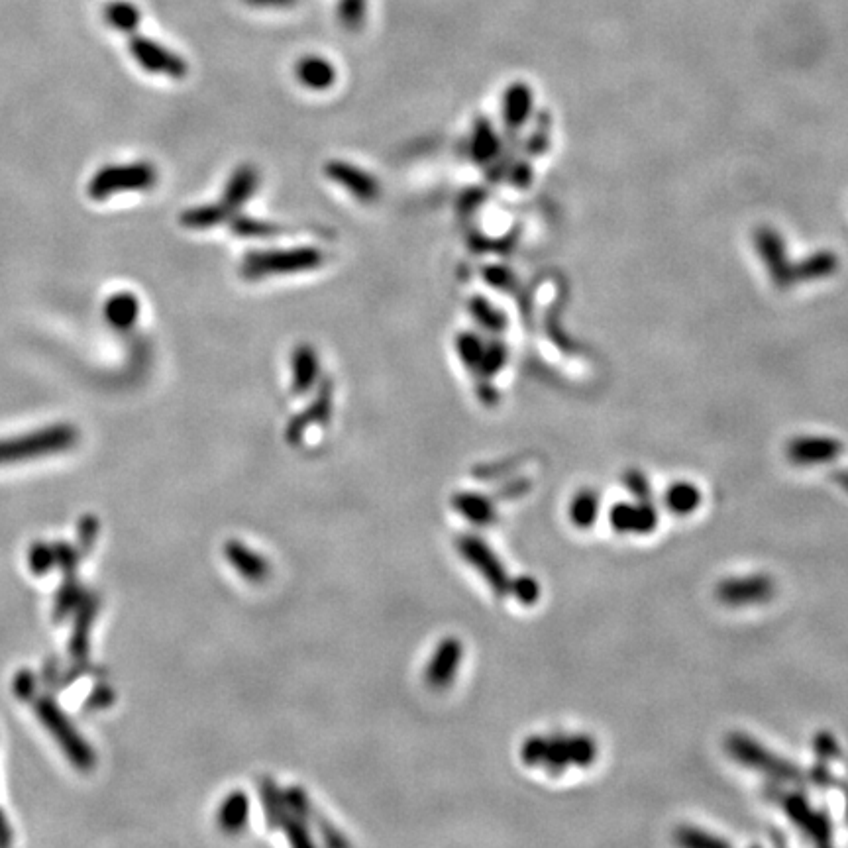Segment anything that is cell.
I'll list each match as a JSON object with an SVG mask.
<instances>
[{"instance_id": "cell-1", "label": "cell", "mask_w": 848, "mask_h": 848, "mask_svg": "<svg viewBox=\"0 0 848 848\" xmlns=\"http://www.w3.org/2000/svg\"><path fill=\"white\" fill-rule=\"evenodd\" d=\"M324 262H326L324 252L313 246L287 248V250H254L244 256L240 265V275L248 281H260L265 277L315 271Z\"/></svg>"}, {"instance_id": "cell-2", "label": "cell", "mask_w": 848, "mask_h": 848, "mask_svg": "<svg viewBox=\"0 0 848 848\" xmlns=\"http://www.w3.org/2000/svg\"><path fill=\"white\" fill-rule=\"evenodd\" d=\"M79 432L71 424H53L16 438L0 440V464L26 462L44 458L55 452H65L77 444Z\"/></svg>"}, {"instance_id": "cell-3", "label": "cell", "mask_w": 848, "mask_h": 848, "mask_svg": "<svg viewBox=\"0 0 848 848\" xmlns=\"http://www.w3.org/2000/svg\"><path fill=\"white\" fill-rule=\"evenodd\" d=\"M158 183V171L150 161L112 163L101 167L89 181L87 193L93 201H106L120 193L150 191Z\"/></svg>"}, {"instance_id": "cell-4", "label": "cell", "mask_w": 848, "mask_h": 848, "mask_svg": "<svg viewBox=\"0 0 848 848\" xmlns=\"http://www.w3.org/2000/svg\"><path fill=\"white\" fill-rule=\"evenodd\" d=\"M36 713L40 721L46 725V729L53 735V739L59 742V746L65 750L67 758L81 770H91L95 764V754L91 746L83 741V737L73 729L69 719L57 709L52 699L42 697L36 701Z\"/></svg>"}, {"instance_id": "cell-5", "label": "cell", "mask_w": 848, "mask_h": 848, "mask_svg": "<svg viewBox=\"0 0 848 848\" xmlns=\"http://www.w3.org/2000/svg\"><path fill=\"white\" fill-rule=\"evenodd\" d=\"M130 53L136 59V63L152 73V75H163L175 81H181L189 67L185 63V59L181 55H177L171 50H167L163 44H159L156 40L144 38V36H134L130 40Z\"/></svg>"}, {"instance_id": "cell-6", "label": "cell", "mask_w": 848, "mask_h": 848, "mask_svg": "<svg viewBox=\"0 0 848 848\" xmlns=\"http://www.w3.org/2000/svg\"><path fill=\"white\" fill-rule=\"evenodd\" d=\"M324 175L362 203H375L381 195V185L370 171L350 161L330 159L324 165Z\"/></svg>"}, {"instance_id": "cell-7", "label": "cell", "mask_w": 848, "mask_h": 848, "mask_svg": "<svg viewBox=\"0 0 848 848\" xmlns=\"http://www.w3.org/2000/svg\"><path fill=\"white\" fill-rule=\"evenodd\" d=\"M293 73L297 83H301L309 91H328L336 85V79H338V73L332 61L315 53H309L297 59Z\"/></svg>"}, {"instance_id": "cell-8", "label": "cell", "mask_w": 848, "mask_h": 848, "mask_svg": "<svg viewBox=\"0 0 848 848\" xmlns=\"http://www.w3.org/2000/svg\"><path fill=\"white\" fill-rule=\"evenodd\" d=\"M258 187H260V171L254 165H240L230 175L224 187V195L218 203L224 207V211L232 214L238 211L250 197L256 195Z\"/></svg>"}, {"instance_id": "cell-9", "label": "cell", "mask_w": 848, "mask_h": 848, "mask_svg": "<svg viewBox=\"0 0 848 848\" xmlns=\"http://www.w3.org/2000/svg\"><path fill=\"white\" fill-rule=\"evenodd\" d=\"M320 377V360L311 344H297L291 354V379L295 393H307L317 385Z\"/></svg>"}, {"instance_id": "cell-10", "label": "cell", "mask_w": 848, "mask_h": 848, "mask_svg": "<svg viewBox=\"0 0 848 848\" xmlns=\"http://www.w3.org/2000/svg\"><path fill=\"white\" fill-rule=\"evenodd\" d=\"M460 656H462V646L458 640H446L438 646L428 670H426V678L432 686L442 688L446 684H450V680L454 678V672L460 664Z\"/></svg>"}, {"instance_id": "cell-11", "label": "cell", "mask_w": 848, "mask_h": 848, "mask_svg": "<svg viewBox=\"0 0 848 848\" xmlns=\"http://www.w3.org/2000/svg\"><path fill=\"white\" fill-rule=\"evenodd\" d=\"M140 317V301L134 293L120 291L108 297L105 303L106 322L116 330H130Z\"/></svg>"}, {"instance_id": "cell-12", "label": "cell", "mask_w": 848, "mask_h": 848, "mask_svg": "<svg viewBox=\"0 0 848 848\" xmlns=\"http://www.w3.org/2000/svg\"><path fill=\"white\" fill-rule=\"evenodd\" d=\"M103 14H105L106 24L122 34H134L142 22L140 8L130 0L108 2Z\"/></svg>"}, {"instance_id": "cell-13", "label": "cell", "mask_w": 848, "mask_h": 848, "mask_svg": "<svg viewBox=\"0 0 848 848\" xmlns=\"http://www.w3.org/2000/svg\"><path fill=\"white\" fill-rule=\"evenodd\" d=\"M230 218V214L224 211V207L220 203H212V205H201V207H193L181 212L179 222L181 226L189 228V230H209L222 222H226Z\"/></svg>"}, {"instance_id": "cell-14", "label": "cell", "mask_w": 848, "mask_h": 848, "mask_svg": "<svg viewBox=\"0 0 848 848\" xmlns=\"http://www.w3.org/2000/svg\"><path fill=\"white\" fill-rule=\"evenodd\" d=\"M338 22L348 32H358L366 24L368 16V0H338L336 6Z\"/></svg>"}, {"instance_id": "cell-15", "label": "cell", "mask_w": 848, "mask_h": 848, "mask_svg": "<svg viewBox=\"0 0 848 848\" xmlns=\"http://www.w3.org/2000/svg\"><path fill=\"white\" fill-rule=\"evenodd\" d=\"M228 558L238 566V570L244 574V576H248V578H260V576H264L265 574V566L264 562L256 556V554H252V552H248L244 546H240V544H230L228 546Z\"/></svg>"}, {"instance_id": "cell-16", "label": "cell", "mask_w": 848, "mask_h": 848, "mask_svg": "<svg viewBox=\"0 0 848 848\" xmlns=\"http://www.w3.org/2000/svg\"><path fill=\"white\" fill-rule=\"evenodd\" d=\"M248 815V799L246 795L232 794L220 809V823L226 829H238Z\"/></svg>"}, {"instance_id": "cell-17", "label": "cell", "mask_w": 848, "mask_h": 848, "mask_svg": "<svg viewBox=\"0 0 848 848\" xmlns=\"http://www.w3.org/2000/svg\"><path fill=\"white\" fill-rule=\"evenodd\" d=\"M495 142L497 140L493 136L491 126L487 122H477L476 128H474V136H472V144H470L472 158L476 161H489L493 152H495V146H497Z\"/></svg>"}, {"instance_id": "cell-18", "label": "cell", "mask_w": 848, "mask_h": 848, "mask_svg": "<svg viewBox=\"0 0 848 848\" xmlns=\"http://www.w3.org/2000/svg\"><path fill=\"white\" fill-rule=\"evenodd\" d=\"M529 110V91L523 85L513 87L505 97V116L509 124H519Z\"/></svg>"}, {"instance_id": "cell-19", "label": "cell", "mask_w": 848, "mask_h": 848, "mask_svg": "<svg viewBox=\"0 0 848 848\" xmlns=\"http://www.w3.org/2000/svg\"><path fill=\"white\" fill-rule=\"evenodd\" d=\"M456 348H458L460 360L468 368L479 370V364H481V358H483V350L485 348H483V344H481V340L477 338L476 334H460L458 340H456Z\"/></svg>"}, {"instance_id": "cell-20", "label": "cell", "mask_w": 848, "mask_h": 848, "mask_svg": "<svg viewBox=\"0 0 848 848\" xmlns=\"http://www.w3.org/2000/svg\"><path fill=\"white\" fill-rule=\"evenodd\" d=\"M232 230L242 238H269L277 232V226L262 220H254V218L250 220V218L236 216L232 220Z\"/></svg>"}, {"instance_id": "cell-21", "label": "cell", "mask_w": 848, "mask_h": 848, "mask_svg": "<svg viewBox=\"0 0 848 848\" xmlns=\"http://www.w3.org/2000/svg\"><path fill=\"white\" fill-rule=\"evenodd\" d=\"M53 564V550L46 544H36L30 550V570L38 576L46 574Z\"/></svg>"}, {"instance_id": "cell-22", "label": "cell", "mask_w": 848, "mask_h": 848, "mask_svg": "<svg viewBox=\"0 0 848 848\" xmlns=\"http://www.w3.org/2000/svg\"><path fill=\"white\" fill-rule=\"evenodd\" d=\"M248 6L252 8H262V10H283V8H293L297 6L301 0H244Z\"/></svg>"}, {"instance_id": "cell-23", "label": "cell", "mask_w": 848, "mask_h": 848, "mask_svg": "<svg viewBox=\"0 0 848 848\" xmlns=\"http://www.w3.org/2000/svg\"><path fill=\"white\" fill-rule=\"evenodd\" d=\"M14 689H16V693H18L20 697H26V695H28V693H32V689H34V678H32L30 674H20V676L16 678Z\"/></svg>"}, {"instance_id": "cell-24", "label": "cell", "mask_w": 848, "mask_h": 848, "mask_svg": "<svg viewBox=\"0 0 848 848\" xmlns=\"http://www.w3.org/2000/svg\"><path fill=\"white\" fill-rule=\"evenodd\" d=\"M12 841V833H10V825L4 817V813L0 811V845H8Z\"/></svg>"}]
</instances>
